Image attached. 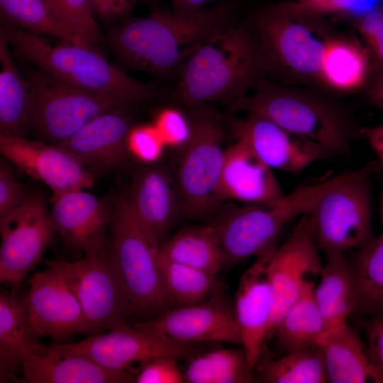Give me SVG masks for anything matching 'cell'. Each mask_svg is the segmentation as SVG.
I'll use <instances>...</instances> for the list:
<instances>
[{
    "label": "cell",
    "instance_id": "25",
    "mask_svg": "<svg viewBox=\"0 0 383 383\" xmlns=\"http://www.w3.org/2000/svg\"><path fill=\"white\" fill-rule=\"evenodd\" d=\"M30 325L26 296L14 292H0V379L15 381L24 359L39 351Z\"/></svg>",
    "mask_w": 383,
    "mask_h": 383
},
{
    "label": "cell",
    "instance_id": "44",
    "mask_svg": "<svg viewBox=\"0 0 383 383\" xmlns=\"http://www.w3.org/2000/svg\"><path fill=\"white\" fill-rule=\"evenodd\" d=\"M366 347L376 374V383H383V314L372 316L366 326Z\"/></svg>",
    "mask_w": 383,
    "mask_h": 383
},
{
    "label": "cell",
    "instance_id": "16",
    "mask_svg": "<svg viewBox=\"0 0 383 383\" xmlns=\"http://www.w3.org/2000/svg\"><path fill=\"white\" fill-rule=\"evenodd\" d=\"M153 333L186 343H227L242 345L234 306L218 286L207 300L173 306L162 313L133 324Z\"/></svg>",
    "mask_w": 383,
    "mask_h": 383
},
{
    "label": "cell",
    "instance_id": "27",
    "mask_svg": "<svg viewBox=\"0 0 383 383\" xmlns=\"http://www.w3.org/2000/svg\"><path fill=\"white\" fill-rule=\"evenodd\" d=\"M326 256V262L313 295L328 330L347 323L350 314L355 311L357 294L350 261L344 253L333 252Z\"/></svg>",
    "mask_w": 383,
    "mask_h": 383
},
{
    "label": "cell",
    "instance_id": "18",
    "mask_svg": "<svg viewBox=\"0 0 383 383\" xmlns=\"http://www.w3.org/2000/svg\"><path fill=\"white\" fill-rule=\"evenodd\" d=\"M0 151L19 170L46 184L53 194L89 189L94 183V174L60 146L0 135Z\"/></svg>",
    "mask_w": 383,
    "mask_h": 383
},
{
    "label": "cell",
    "instance_id": "50",
    "mask_svg": "<svg viewBox=\"0 0 383 383\" xmlns=\"http://www.w3.org/2000/svg\"><path fill=\"white\" fill-rule=\"evenodd\" d=\"M152 0H138V1H143V2H149V1H151Z\"/></svg>",
    "mask_w": 383,
    "mask_h": 383
},
{
    "label": "cell",
    "instance_id": "41",
    "mask_svg": "<svg viewBox=\"0 0 383 383\" xmlns=\"http://www.w3.org/2000/svg\"><path fill=\"white\" fill-rule=\"evenodd\" d=\"M303 9L324 16L345 13L358 18L381 7L382 0H296Z\"/></svg>",
    "mask_w": 383,
    "mask_h": 383
},
{
    "label": "cell",
    "instance_id": "31",
    "mask_svg": "<svg viewBox=\"0 0 383 383\" xmlns=\"http://www.w3.org/2000/svg\"><path fill=\"white\" fill-rule=\"evenodd\" d=\"M186 383L258 382L243 348H212L187 360Z\"/></svg>",
    "mask_w": 383,
    "mask_h": 383
},
{
    "label": "cell",
    "instance_id": "11",
    "mask_svg": "<svg viewBox=\"0 0 383 383\" xmlns=\"http://www.w3.org/2000/svg\"><path fill=\"white\" fill-rule=\"evenodd\" d=\"M60 262L81 304L87 333L94 335L127 323L133 312L111 246L85 253L79 260Z\"/></svg>",
    "mask_w": 383,
    "mask_h": 383
},
{
    "label": "cell",
    "instance_id": "36",
    "mask_svg": "<svg viewBox=\"0 0 383 383\" xmlns=\"http://www.w3.org/2000/svg\"><path fill=\"white\" fill-rule=\"evenodd\" d=\"M158 257L164 285L173 306L204 301L219 286L216 274L174 262L159 254Z\"/></svg>",
    "mask_w": 383,
    "mask_h": 383
},
{
    "label": "cell",
    "instance_id": "48",
    "mask_svg": "<svg viewBox=\"0 0 383 383\" xmlns=\"http://www.w3.org/2000/svg\"><path fill=\"white\" fill-rule=\"evenodd\" d=\"M171 9L187 12L216 4L223 0H168Z\"/></svg>",
    "mask_w": 383,
    "mask_h": 383
},
{
    "label": "cell",
    "instance_id": "49",
    "mask_svg": "<svg viewBox=\"0 0 383 383\" xmlns=\"http://www.w3.org/2000/svg\"><path fill=\"white\" fill-rule=\"evenodd\" d=\"M379 210H380L381 221H382V228H383V184H382L381 194H380V199H379ZM382 232H383V230H382Z\"/></svg>",
    "mask_w": 383,
    "mask_h": 383
},
{
    "label": "cell",
    "instance_id": "15",
    "mask_svg": "<svg viewBox=\"0 0 383 383\" xmlns=\"http://www.w3.org/2000/svg\"><path fill=\"white\" fill-rule=\"evenodd\" d=\"M46 267L34 273L26 301L37 338L49 336L65 343L74 335L88 332L81 304L60 260L46 261Z\"/></svg>",
    "mask_w": 383,
    "mask_h": 383
},
{
    "label": "cell",
    "instance_id": "6",
    "mask_svg": "<svg viewBox=\"0 0 383 383\" xmlns=\"http://www.w3.org/2000/svg\"><path fill=\"white\" fill-rule=\"evenodd\" d=\"M331 179L301 184L271 200L243 206L232 204L221 210L210 225L228 265L260 256L274 248L283 228L313 210Z\"/></svg>",
    "mask_w": 383,
    "mask_h": 383
},
{
    "label": "cell",
    "instance_id": "43",
    "mask_svg": "<svg viewBox=\"0 0 383 383\" xmlns=\"http://www.w3.org/2000/svg\"><path fill=\"white\" fill-rule=\"evenodd\" d=\"M177 358L164 355L147 362L137 373L136 383H182L183 372L180 370Z\"/></svg>",
    "mask_w": 383,
    "mask_h": 383
},
{
    "label": "cell",
    "instance_id": "23",
    "mask_svg": "<svg viewBox=\"0 0 383 383\" xmlns=\"http://www.w3.org/2000/svg\"><path fill=\"white\" fill-rule=\"evenodd\" d=\"M24 383H127L135 382L130 371H113L102 367L82 355L67 352L54 345H42L40 350L23 362Z\"/></svg>",
    "mask_w": 383,
    "mask_h": 383
},
{
    "label": "cell",
    "instance_id": "39",
    "mask_svg": "<svg viewBox=\"0 0 383 383\" xmlns=\"http://www.w3.org/2000/svg\"><path fill=\"white\" fill-rule=\"evenodd\" d=\"M127 145L128 152L146 163L157 161L166 146L153 124L132 127L128 136Z\"/></svg>",
    "mask_w": 383,
    "mask_h": 383
},
{
    "label": "cell",
    "instance_id": "8",
    "mask_svg": "<svg viewBox=\"0 0 383 383\" xmlns=\"http://www.w3.org/2000/svg\"><path fill=\"white\" fill-rule=\"evenodd\" d=\"M116 265L133 313L148 318L173 307L159 265V246L135 218L127 197L116 198L111 221Z\"/></svg>",
    "mask_w": 383,
    "mask_h": 383
},
{
    "label": "cell",
    "instance_id": "13",
    "mask_svg": "<svg viewBox=\"0 0 383 383\" xmlns=\"http://www.w3.org/2000/svg\"><path fill=\"white\" fill-rule=\"evenodd\" d=\"M57 233L44 197L30 193L14 212L0 221V282L13 289L41 261Z\"/></svg>",
    "mask_w": 383,
    "mask_h": 383
},
{
    "label": "cell",
    "instance_id": "3",
    "mask_svg": "<svg viewBox=\"0 0 383 383\" xmlns=\"http://www.w3.org/2000/svg\"><path fill=\"white\" fill-rule=\"evenodd\" d=\"M179 74L176 96L188 106L223 101L232 107L243 99L262 74L248 23L238 22L210 38L187 60Z\"/></svg>",
    "mask_w": 383,
    "mask_h": 383
},
{
    "label": "cell",
    "instance_id": "14",
    "mask_svg": "<svg viewBox=\"0 0 383 383\" xmlns=\"http://www.w3.org/2000/svg\"><path fill=\"white\" fill-rule=\"evenodd\" d=\"M322 267L309 212L301 216L289 237L282 245L274 248L269 257L267 272L272 313L268 340L284 313L312 283L307 278L320 274Z\"/></svg>",
    "mask_w": 383,
    "mask_h": 383
},
{
    "label": "cell",
    "instance_id": "10",
    "mask_svg": "<svg viewBox=\"0 0 383 383\" xmlns=\"http://www.w3.org/2000/svg\"><path fill=\"white\" fill-rule=\"evenodd\" d=\"M192 122L193 133L182 149L176 185L183 211L192 216L205 217L216 212L223 201L220 183L224 131L219 120L210 113L196 114Z\"/></svg>",
    "mask_w": 383,
    "mask_h": 383
},
{
    "label": "cell",
    "instance_id": "5",
    "mask_svg": "<svg viewBox=\"0 0 383 383\" xmlns=\"http://www.w3.org/2000/svg\"><path fill=\"white\" fill-rule=\"evenodd\" d=\"M252 88L254 94L232 108L266 118L324 146L334 155H350L356 132L351 118L338 105L311 92L259 79Z\"/></svg>",
    "mask_w": 383,
    "mask_h": 383
},
{
    "label": "cell",
    "instance_id": "42",
    "mask_svg": "<svg viewBox=\"0 0 383 383\" xmlns=\"http://www.w3.org/2000/svg\"><path fill=\"white\" fill-rule=\"evenodd\" d=\"M5 158L0 161V221L17 210L30 193L16 178Z\"/></svg>",
    "mask_w": 383,
    "mask_h": 383
},
{
    "label": "cell",
    "instance_id": "34",
    "mask_svg": "<svg viewBox=\"0 0 383 383\" xmlns=\"http://www.w3.org/2000/svg\"><path fill=\"white\" fill-rule=\"evenodd\" d=\"M254 372L265 383H325L327 377L318 345L287 353L282 357H263L256 362Z\"/></svg>",
    "mask_w": 383,
    "mask_h": 383
},
{
    "label": "cell",
    "instance_id": "1",
    "mask_svg": "<svg viewBox=\"0 0 383 383\" xmlns=\"http://www.w3.org/2000/svg\"><path fill=\"white\" fill-rule=\"evenodd\" d=\"M237 0L187 12L154 9L142 17L127 16L109 31V42L126 68L166 77L180 69L204 43L236 24Z\"/></svg>",
    "mask_w": 383,
    "mask_h": 383
},
{
    "label": "cell",
    "instance_id": "32",
    "mask_svg": "<svg viewBox=\"0 0 383 383\" xmlns=\"http://www.w3.org/2000/svg\"><path fill=\"white\" fill-rule=\"evenodd\" d=\"M314 287L312 282L284 313L274 329L273 335L287 353L316 346L327 331L326 321L314 298Z\"/></svg>",
    "mask_w": 383,
    "mask_h": 383
},
{
    "label": "cell",
    "instance_id": "7",
    "mask_svg": "<svg viewBox=\"0 0 383 383\" xmlns=\"http://www.w3.org/2000/svg\"><path fill=\"white\" fill-rule=\"evenodd\" d=\"M373 164L333 177L310 212L312 233L325 254L360 249L373 238Z\"/></svg>",
    "mask_w": 383,
    "mask_h": 383
},
{
    "label": "cell",
    "instance_id": "38",
    "mask_svg": "<svg viewBox=\"0 0 383 383\" xmlns=\"http://www.w3.org/2000/svg\"><path fill=\"white\" fill-rule=\"evenodd\" d=\"M153 125L161 135L166 146L183 149L189 142L193 126L180 110L167 107L157 115Z\"/></svg>",
    "mask_w": 383,
    "mask_h": 383
},
{
    "label": "cell",
    "instance_id": "46",
    "mask_svg": "<svg viewBox=\"0 0 383 383\" xmlns=\"http://www.w3.org/2000/svg\"><path fill=\"white\" fill-rule=\"evenodd\" d=\"M361 135L368 143L376 155L379 165L383 167V123L360 130Z\"/></svg>",
    "mask_w": 383,
    "mask_h": 383
},
{
    "label": "cell",
    "instance_id": "28",
    "mask_svg": "<svg viewBox=\"0 0 383 383\" xmlns=\"http://www.w3.org/2000/svg\"><path fill=\"white\" fill-rule=\"evenodd\" d=\"M372 71L366 48L355 40L333 35L325 49L320 81L334 91L350 92L368 82Z\"/></svg>",
    "mask_w": 383,
    "mask_h": 383
},
{
    "label": "cell",
    "instance_id": "26",
    "mask_svg": "<svg viewBox=\"0 0 383 383\" xmlns=\"http://www.w3.org/2000/svg\"><path fill=\"white\" fill-rule=\"evenodd\" d=\"M316 345L323 356L328 382L376 383L366 347L347 323L328 329Z\"/></svg>",
    "mask_w": 383,
    "mask_h": 383
},
{
    "label": "cell",
    "instance_id": "45",
    "mask_svg": "<svg viewBox=\"0 0 383 383\" xmlns=\"http://www.w3.org/2000/svg\"><path fill=\"white\" fill-rule=\"evenodd\" d=\"M94 14L107 20L129 16L138 0H87Z\"/></svg>",
    "mask_w": 383,
    "mask_h": 383
},
{
    "label": "cell",
    "instance_id": "47",
    "mask_svg": "<svg viewBox=\"0 0 383 383\" xmlns=\"http://www.w3.org/2000/svg\"><path fill=\"white\" fill-rule=\"evenodd\" d=\"M367 94L372 104L383 110V68L372 72Z\"/></svg>",
    "mask_w": 383,
    "mask_h": 383
},
{
    "label": "cell",
    "instance_id": "21",
    "mask_svg": "<svg viewBox=\"0 0 383 383\" xmlns=\"http://www.w3.org/2000/svg\"><path fill=\"white\" fill-rule=\"evenodd\" d=\"M273 248L257 257L255 262L243 272L233 305L241 346L253 368L263 353L265 343L268 340L272 298L267 266Z\"/></svg>",
    "mask_w": 383,
    "mask_h": 383
},
{
    "label": "cell",
    "instance_id": "37",
    "mask_svg": "<svg viewBox=\"0 0 383 383\" xmlns=\"http://www.w3.org/2000/svg\"><path fill=\"white\" fill-rule=\"evenodd\" d=\"M60 19L81 39L97 50L103 36L87 0H47Z\"/></svg>",
    "mask_w": 383,
    "mask_h": 383
},
{
    "label": "cell",
    "instance_id": "12",
    "mask_svg": "<svg viewBox=\"0 0 383 383\" xmlns=\"http://www.w3.org/2000/svg\"><path fill=\"white\" fill-rule=\"evenodd\" d=\"M213 343L181 342L124 323L108 333L94 335L79 342L57 343L54 345L85 356L105 369L132 372L133 365L138 363L141 369L160 356L169 355L187 360L212 348Z\"/></svg>",
    "mask_w": 383,
    "mask_h": 383
},
{
    "label": "cell",
    "instance_id": "2",
    "mask_svg": "<svg viewBox=\"0 0 383 383\" xmlns=\"http://www.w3.org/2000/svg\"><path fill=\"white\" fill-rule=\"evenodd\" d=\"M247 23L262 74L287 83L321 82L323 54L333 36L323 16L284 1L260 7Z\"/></svg>",
    "mask_w": 383,
    "mask_h": 383
},
{
    "label": "cell",
    "instance_id": "17",
    "mask_svg": "<svg viewBox=\"0 0 383 383\" xmlns=\"http://www.w3.org/2000/svg\"><path fill=\"white\" fill-rule=\"evenodd\" d=\"M230 123L235 138L245 143L272 169L297 174L335 156L324 146L258 115L248 113Z\"/></svg>",
    "mask_w": 383,
    "mask_h": 383
},
{
    "label": "cell",
    "instance_id": "30",
    "mask_svg": "<svg viewBox=\"0 0 383 383\" xmlns=\"http://www.w3.org/2000/svg\"><path fill=\"white\" fill-rule=\"evenodd\" d=\"M158 254L174 262L216 274L228 265L210 224L179 230L160 245Z\"/></svg>",
    "mask_w": 383,
    "mask_h": 383
},
{
    "label": "cell",
    "instance_id": "33",
    "mask_svg": "<svg viewBox=\"0 0 383 383\" xmlns=\"http://www.w3.org/2000/svg\"><path fill=\"white\" fill-rule=\"evenodd\" d=\"M4 24L60 41L89 46L57 16L47 0H0Z\"/></svg>",
    "mask_w": 383,
    "mask_h": 383
},
{
    "label": "cell",
    "instance_id": "24",
    "mask_svg": "<svg viewBox=\"0 0 383 383\" xmlns=\"http://www.w3.org/2000/svg\"><path fill=\"white\" fill-rule=\"evenodd\" d=\"M220 194L223 201L232 199L245 204L284 194L272 169L239 140L225 150Z\"/></svg>",
    "mask_w": 383,
    "mask_h": 383
},
{
    "label": "cell",
    "instance_id": "22",
    "mask_svg": "<svg viewBox=\"0 0 383 383\" xmlns=\"http://www.w3.org/2000/svg\"><path fill=\"white\" fill-rule=\"evenodd\" d=\"M126 197L138 222L160 247L182 209L177 185L169 173L160 167L138 171Z\"/></svg>",
    "mask_w": 383,
    "mask_h": 383
},
{
    "label": "cell",
    "instance_id": "9",
    "mask_svg": "<svg viewBox=\"0 0 383 383\" xmlns=\"http://www.w3.org/2000/svg\"><path fill=\"white\" fill-rule=\"evenodd\" d=\"M31 108L30 128L58 144L96 116L130 111L132 104L118 98L77 87L39 70L28 72Z\"/></svg>",
    "mask_w": 383,
    "mask_h": 383
},
{
    "label": "cell",
    "instance_id": "20",
    "mask_svg": "<svg viewBox=\"0 0 383 383\" xmlns=\"http://www.w3.org/2000/svg\"><path fill=\"white\" fill-rule=\"evenodd\" d=\"M50 216L57 233L71 249L84 253L106 245L112 209L84 189L53 194Z\"/></svg>",
    "mask_w": 383,
    "mask_h": 383
},
{
    "label": "cell",
    "instance_id": "29",
    "mask_svg": "<svg viewBox=\"0 0 383 383\" xmlns=\"http://www.w3.org/2000/svg\"><path fill=\"white\" fill-rule=\"evenodd\" d=\"M0 135L25 137L30 128L29 84L16 67L5 38L0 34Z\"/></svg>",
    "mask_w": 383,
    "mask_h": 383
},
{
    "label": "cell",
    "instance_id": "40",
    "mask_svg": "<svg viewBox=\"0 0 383 383\" xmlns=\"http://www.w3.org/2000/svg\"><path fill=\"white\" fill-rule=\"evenodd\" d=\"M357 28L371 57L373 71L383 68V7L358 18Z\"/></svg>",
    "mask_w": 383,
    "mask_h": 383
},
{
    "label": "cell",
    "instance_id": "4",
    "mask_svg": "<svg viewBox=\"0 0 383 383\" xmlns=\"http://www.w3.org/2000/svg\"><path fill=\"white\" fill-rule=\"evenodd\" d=\"M0 34L13 56L77 87L113 96L133 106L157 94L153 87L109 63L92 47L51 40L4 23Z\"/></svg>",
    "mask_w": 383,
    "mask_h": 383
},
{
    "label": "cell",
    "instance_id": "19",
    "mask_svg": "<svg viewBox=\"0 0 383 383\" xmlns=\"http://www.w3.org/2000/svg\"><path fill=\"white\" fill-rule=\"evenodd\" d=\"M129 111H113L91 120L55 145L71 154L93 174L112 171L127 159L132 128Z\"/></svg>",
    "mask_w": 383,
    "mask_h": 383
},
{
    "label": "cell",
    "instance_id": "35",
    "mask_svg": "<svg viewBox=\"0 0 383 383\" xmlns=\"http://www.w3.org/2000/svg\"><path fill=\"white\" fill-rule=\"evenodd\" d=\"M356 287L355 311L383 314V232L357 250L350 261Z\"/></svg>",
    "mask_w": 383,
    "mask_h": 383
}]
</instances>
